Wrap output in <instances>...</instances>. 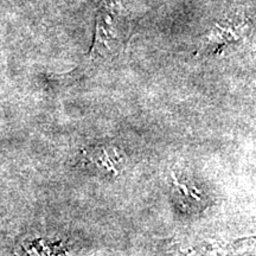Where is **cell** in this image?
Here are the masks:
<instances>
[{"label": "cell", "instance_id": "6da1fadb", "mask_svg": "<svg viewBox=\"0 0 256 256\" xmlns=\"http://www.w3.org/2000/svg\"><path fill=\"white\" fill-rule=\"evenodd\" d=\"M128 25L120 2H106L96 17L92 56L108 58L119 54L127 40Z\"/></svg>", "mask_w": 256, "mask_h": 256}, {"label": "cell", "instance_id": "7a4b0ae2", "mask_svg": "<svg viewBox=\"0 0 256 256\" xmlns=\"http://www.w3.org/2000/svg\"><path fill=\"white\" fill-rule=\"evenodd\" d=\"M86 160L92 168L98 170L101 174L116 177L120 172L121 156L119 152L110 146H98V148L89 151L86 156Z\"/></svg>", "mask_w": 256, "mask_h": 256}, {"label": "cell", "instance_id": "3957f363", "mask_svg": "<svg viewBox=\"0 0 256 256\" xmlns=\"http://www.w3.org/2000/svg\"><path fill=\"white\" fill-rule=\"evenodd\" d=\"M174 186L178 198L185 206V209H196V206L203 209L206 198L196 186H190L186 183H182L178 180V178H176V176H174Z\"/></svg>", "mask_w": 256, "mask_h": 256}, {"label": "cell", "instance_id": "277c9868", "mask_svg": "<svg viewBox=\"0 0 256 256\" xmlns=\"http://www.w3.org/2000/svg\"><path fill=\"white\" fill-rule=\"evenodd\" d=\"M241 37V34H240V28H220L218 25H216L215 30H212L211 34L209 36L210 42H216L217 44H224L226 42L235 40L238 38Z\"/></svg>", "mask_w": 256, "mask_h": 256}]
</instances>
